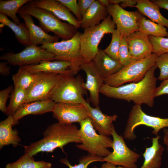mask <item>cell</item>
I'll list each match as a JSON object with an SVG mask.
<instances>
[{"mask_svg":"<svg viewBox=\"0 0 168 168\" xmlns=\"http://www.w3.org/2000/svg\"><path fill=\"white\" fill-rule=\"evenodd\" d=\"M7 61L0 63V74L2 75L6 76L10 74V67L8 66Z\"/></svg>","mask_w":168,"mask_h":168,"instance_id":"obj_43","label":"cell"},{"mask_svg":"<svg viewBox=\"0 0 168 168\" xmlns=\"http://www.w3.org/2000/svg\"><path fill=\"white\" fill-rule=\"evenodd\" d=\"M112 39L109 45L104 52L114 59L119 61V51L123 36L119 31L116 29L112 34Z\"/></svg>","mask_w":168,"mask_h":168,"instance_id":"obj_33","label":"cell"},{"mask_svg":"<svg viewBox=\"0 0 168 168\" xmlns=\"http://www.w3.org/2000/svg\"><path fill=\"white\" fill-rule=\"evenodd\" d=\"M114 4H120V6L124 8L128 7H133L136 4V0H113Z\"/></svg>","mask_w":168,"mask_h":168,"instance_id":"obj_42","label":"cell"},{"mask_svg":"<svg viewBox=\"0 0 168 168\" xmlns=\"http://www.w3.org/2000/svg\"><path fill=\"white\" fill-rule=\"evenodd\" d=\"M71 65L70 63L67 61L58 60L51 61L45 60L40 61L39 64L27 65L23 67L33 73L44 72L73 75L69 70Z\"/></svg>","mask_w":168,"mask_h":168,"instance_id":"obj_22","label":"cell"},{"mask_svg":"<svg viewBox=\"0 0 168 168\" xmlns=\"http://www.w3.org/2000/svg\"><path fill=\"white\" fill-rule=\"evenodd\" d=\"M136 4L133 7L137 8L138 11L151 20L168 29V19L160 12L158 5L148 0H136Z\"/></svg>","mask_w":168,"mask_h":168,"instance_id":"obj_26","label":"cell"},{"mask_svg":"<svg viewBox=\"0 0 168 168\" xmlns=\"http://www.w3.org/2000/svg\"><path fill=\"white\" fill-rule=\"evenodd\" d=\"M140 125L152 128V133L156 136L161 129L168 128V118H162L148 115L142 110L141 105L135 104L128 114L123 133L124 139L129 140L135 139L137 137L135 129Z\"/></svg>","mask_w":168,"mask_h":168,"instance_id":"obj_9","label":"cell"},{"mask_svg":"<svg viewBox=\"0 0 168 168\" xmlns=\"http://www.w3.org/2000/svg\"><path fill=\"white\" fill-rule=\"evenodd\" d=\"M36 73L30 72L23 66L20 67L16 73L12 76L14 87L27 90L33 82Z\"/></svg>","mask_w":168,"mask_h":168,"instance_id":"obj_31","label":"cell"},{"mask_svg":"<svg viewBox=\"0 0 168 168\" xmlns=\"http://www.w3.org/2000/svg\"><path fill=\"white\" fill-rule=\"evenodd\" d=\"M109 15L106 7L95 0L82 16L80 28H86L99 25Z\"/></svg>","mask_w":168,"mask_h":168,"instance_id":"obj_23","label":"cell"},{"mask_svg":"<svg viewBox=\"0 0 168 168\" xmlns=\"http://www.w3.org/2000/svg\"><path fill=\"white\" fill-rule=\"evenodd\" d=\"M151 1L158 5L160 8L164 9L168 11V0H153Z\"/></svg>","mask_w":168,"mask_h":168,"instance_id":"obj_44","label":"cell"},{"mask_svg":"<svg viewBox=\"0 0 168 168\" xmlns=\"http://www.w3.org/2000/svg\"><path fill=\"white\" fill-rule=\"evenodd\" d=\"M148 37L153 47V53L159 56L168 53V37H157L151 35H149Z\"/></svg>","mask_w":168,"mask_h":168,"instance_id":"obj_35","label":"cell"},{"mask_svg":"<svg viewBox=\"0 0 168 168\" xmlns=\"http://www.w3.org/2000/svg\"><path fill=\"white\" fill-rule=\"evenodd\" d=\"M92 62L104 80L118 72L124 67L119 61L114 59L104 50L100 49Z\"/></svg>","mask_w":168,"mask_h":168,"instance_id":"obj_21","label":"cell"},{"mask_svg":"<svg viewBox=\"0 0 168 168\" xmlns=\"http://www.w3.org/2000/svg\"><path fill=\"white\" fill-rule=\"evenodd\" d=\"M106 8L123 37L138 31L137 20L139 12L126 10L118 4H110Z\"/></svg>","mask_w":168,"mask_h":168,"instance_id":"obj_13","label":"cell"},{"mask_svg":"<svg viewBox=\"0 0 168 168\" xmlns=\"http://www.w3.org/2000/svg\"><path fill=\"white\" fill-rule=\"evenodd\" d=\"M55 103L49 99L24 104L12 116L13 119V126L18 124L19 121L26 115L40 114L52 112Z\"/></svg>","mask_w":168,"mask_h":168,"instance_id":"obj_19","label":"cell"},{"mask_svg":"<svg viewBox=\"0 0 168 168\" xmlns=\"http://www.w3.org/2000/svg\"><path fill=\"white\" fill-rule=\"evenodd\" d=\"M13 89V86H10L0 91V110L5 114H6L7 100L9 95L12 92Z\"/></svg>","mask_w":168,"mask_h":168,"instance_id":"obj_39","label":"cell"},{"mask_svg":"<svg viewBox=\"0 0 168 168\" xmlns=\"http://www.w3.org/2000/svg\"><path fill=\"white\" fill-rule=\"evenodd\" d=\"M67 7L74 15L77 19L80 21L82 16L76 0H57Z\"/></svg>","mask_w":168,"mask_h":168,"instance_id":"obj_38","label":"cell"},{"mask_svg":"<svg viewBox=\"0 0 168 168\" xmlns=\"http://www.w3.org/2000/svg\"><path fill=\"white\" fill-rule=\"evenodd\" d=\"M5 26H6L5 25L2 23H1L0 24V29H2V28H3Z\"/></svg>","mask_w":168,"mask_h":168,"instance_id":"obj_48","label":"cell"},{"mask_svg":"<svg viewBox=\"0 0 168 168\" xmlns=\"http://www.w3.org/2000/svg\"><path fill=\"white\" fill-rule=\"evenodd\" d=\"M155 64L160 71V74L157 79L163 81L168 78V53L157 56Z\"/></svg>","mask_w":168,"mask_h":168,"instance_id":"obj_37","label":"cell"},{"mask_svg":"<svg viewBox=\"0 0 168 168\" xmlns=\"http://www.w3.org/2000/svg\"><path fill=\"white\" fill-rule=\"evenodd\" d=\"M43 138L24 146V153L31 156L40 152H52L59 147L65 153L63 147L71 142L80 143L79 129L73 124L54 123L48 126L43 133Z\"/></svg>","mask_w":168,"mask_h":168,"instance_id":"obj_2","label":"cell"},{"mask_svg":"<svg viewBox=\"0 0 168 168\" xmlns=\"http://www.w3.org/2000/svg\"><path fill=\"white\" fill-rule=\"evenodd\" d=\"M65 74H67L37 73L35 79L26 90L27 96L25 104L48 99L52 89Z\"/></svg>","mask_w":168,"mask_h":168,"instance_id":"obj_12","label":"cell"},{"mask_svg":"<svg viewBox=\"0 0 168 168\" xmlns=\"http://www.w3.org/2000/svg\"><path fill=\"white\" fill-rule=\"evenodd\" d=\"M119 61L124 66L131 63V57L126 36L123 37L121 40L119 51Z\"/></svg>","mask_w":168,"mask_h":168,"instance_id":"obj_36","label":"cell"},{"mask_svg":"<svg viewBox=\"0 0 168 168\" xmlns=\"http://www.w3.org/2000/svg\"><path fill=\"white\" fill-rule=\"evenodd\" d=\"M55 57L54 54L40 47L30 44L20 52L5 53L0 57V59L7 61L11 65L21 67L33 64L43 60H51L55 59Z\"/></svg>","mask_w":168,"mask_h":168,"instance_id":"obj_11","label":"cell"},{"mask_svg":"<svg viewBox=\"0 0 168 168\" xmlns=\"http://www.w3.org/2000/svg\"><path fill=\"white\" fill-rule=\"evenodd\" d=\"M81 77H75L71 74L64 75L50 92L49 99L55 103H75L84 105L86 93Z\"/></svg>","mask_w":168,"mask_h":168,"instance_id":"obj_4","label":"cell"},{"mask_svg":"<svg viewBox=\"0 0 168 168\" xmlns=\"http://www.w3.org/2000/svg\"><path fill=\"white\" fill-rule=\"evenodd\" d=\"M30 2L36 7L49 11L60 20L67 21L77 29L80 28V21L67 7L57 0H35Z\"/></svg>","mask_w":168,"mask_h":168,"instance_id":"obj_17","label":"cell"},{"mask_svg":"<svg viewBox=\"0 0 168 168\" xmlns=\"http://www.w3.org/2000/svg\"><path fill=\"white\" fill-rule=\"evenodd\" d=\"M86 75V82L83 86L89 92V100L96 107H98L100 102L99 93L100 89L104 83V79L99 72L92 62H86L81 66Z\"/></svg>","mask_w":168,"mask_h":168,"instance_id":"obj_15","label":"cell"},{"mask_svg":"<svg viewBox=\"0 0 168 168\" xmlns=\"http://www.w3.org/2000/svg\"><path fill=\"white\" fill-rule=\"evenodd\" d=\"M52 112L58 123L64 124L79 123L89 117L85 106L80 104L56 103Z\"/></svg>","mask_w":168,"mask_h":168,"instance_id":"obj_14","label":"cell"},{"mask_svg":"<svg viewBox=\"0 0 168 168\" xmlns=\"http://www.w3.org/2000/svg\"><path fill=\"white\" fill-rule=\"evenodd\" d=\"M95 0H78L77 1V4L82 16Z\"/></svg>","mask_w":168,"mask_h":168,"instance_id":"obj_41","label":"cell"},{"mask_svg":"<svg viewBox=\"0 0 168 168\" xmlns=\"http://www.w3.org/2000/svg\"><path fill=\"white\" fill-rule=\"evenodd\" d=\"M116 26L109 15L100 23L84 29L80 35V47L82 55L86 62H91L98 53L99 44L106 34H112Z\"/></svg>","mask_w":168,"mask_h":168,"instance_id":"obj_7","label":"cell"},{"mask_svg":"<svg viewBox=\"0 0 168 168\" xmlns=\"http://www.w3.org/2000/svg\"><path fill=\"white\" fill-rule=\"evenodd\" d=\"M31 1L22 6L18 12L37 19L39 26L46 33L53 32L62 40H67L72 38L77 32L73 26L62 21L49 11L35 6Z\"/></svg>","mask_w":168,"mask_h":168,"instance_id":"obj_3","label":"cell"},{"mask_svg":"<svg viewBox=\"0 0 168 168\" xmlns=\"http://www.w3.org/2000/svg\"><path fill=\"white\" fill-rule=\"evenodd\" d=\"M18 13L24 20L28 28L31 44L42 45L58 41L59 38L58 36L49 34L39 26L36 25L31 16L19 12Z\"/></svg>","mask_w":168,"mask_h":168,"instance_id":"obj_20","label":"cell"},{"mask_svg":"<svg viewBox=\"0 0 168 168\" xmlns=\"http://www.w3.org/2000/svg\"><path fill=\"white\" fill-rule=\"evenodd\" d=\"M0 22L10 28L14 33L17 41L25 47L30 45L28 30L25 23L17 24L7 16L0 13Z\"/></svg>","mask_w":168,"mask_h":168,"instance_id":"obj_28","label":"cell"},{"mask_svg":"<svg viewBox=\"0 0 168 168\" xmlns=\"http://www.w3.org/2000/svg\"><path fill=\"white\" fill-rule=\"evenodd\" d=\"M160 136L157 135L152 139V145L146 147L142 155L144 159L140 168H160L164 149L159 143Z\"/></svg>","mask_w":168,"mask_h":168,"instance_id":"obj_24","label":"cell"},{"mask_svg":"<svg viewBox=\"0 0 168 168\" xmlns=\"http://www.w3.org/2000/svg\"><path fill=\"white\" fill-rule=\"evenodd\" d=\"M156 68V64L152 66L143 79L137 82L117 87L104 83L100 93L109 98L132 101L136 105L145 104L152 108L154 105V92L156 88L157 79L155 75Z\"/></svg>","mask_w":168,"mask_h":168,"instance_id":"obj_1","label":"cell"},{"mask_svg":"<svg viewBox=\"0 0 168 168\" xmlns=\"http://www.w3.org/2000/svg\"><path fill=\"white\" fill-rule=\"evenodd\" d=\"M79 123V135L81 143L76 145L77 147L102 158L111 153L108 148L112 147L113 139L109 136L97 134L89 117Z\"/></svg>","mask_w":168,"mask_h":168,"instance_id":"obj_6","label":"cell"},{"mask_svg":"<svg viewBox=\"0 0 168 168\" xmlns=\"http://www.w3.org/2000/svg\"><path fill=\"white\" fill-rule=\"evenodd\" d=\"M157 57L152 53L143 59L124 66L118 72L105 79L104 84L111 87H117L126 82L140 81L150 68L155 64Z\"/></svg>","mask_w":168,"mask_h":168,"instance_id":"obj_8","label":"cell"},{"mask_svg":"<svg viewBox=\"0 0 168 168\" xmlns=\"http://www.w3.org/2000/svg\"><path fill=\"white\" fill-rule=\"evenodd\" d=\"M52 164L44 161H35L33 157L24 153L17 161L8 163L5 168H52Z\"/></svg>","mask_w":168,"mask_h":168,"instance_id":"obj_30","label":"cell"},{"mask_svg":"<svg viewBox=\"0 0 168 168\" xmlns=\"http://www.w3.org/2000/svg\"><path fill=\"white\" fill-rule=\"evenodd\" d=\"M111 135L113 137V151L103 158L106 161L117 166L128 168H137L136 163L140 155L129 149L126 145L123 137L119 135L113 126Z\"/></svg>","mask_w":168,"mask_h":168,"instance_id":"obj_10","label":"cell"},{"mask_svg":"<svg viewBox=\"0 0 168 168\" xmlns=\"http://www.w3.org/2000/svg\"><path fill=\"white\" fill-rule=\"evenodd\" d=\"M27 96L26 90L14 88L9 105L7 107L6 114L13 116L19 108L25 103Z\"/></svg>","mask_w":168,"mask_h":168,"instance_id":"obj_32","label":"cell"},{"mask_svg":"<svg viewBox=\"0 0 168 168\" xmlns=\"http://www.w3.org/2000/svg\"><path fill=\"white\" fill-rule=\"evenodd\" d=\"M137 24L138 31L148 36L168 37V32L166 27L147 19L139 12Z\"/></svg>","mask_w":168,"mask_h":168,"instance_id":"obj_27","label":"cell"},{"mask_svg":"<svg viewBox=\"0 0 168 168\" xmlns=\"http://www.w3.org/2000/svg\"><path fill=\"white\" fill-rule=\"evenodd\" d=\"M99 168H128L121 166H119L117 167L113 164L109 162H106L103 164Z\"/></svg>","mask_w":168,"mask_h":168,"instance_id":"obj_46","label":"cell"},{"mask_svg":"<svg viewBox=\"0 0 168 168\" xmlns=\"http://www.w3.org/2000/svg\"><path fill=\"white\" fill-rule=\"evenodd\" d=\"M80 34L77 31L70 39L45 44L40 47L54 54L55 59L70 62L69 70L75 75L81 70V65L85 62L81 50Z\"/></svg>","mask_w":168,"mask_h":168,"instance_id":"obj_5","label":"cell"},{"mask_svg":"<svg viewBox=\"0 0 168 168\" xmlns=\"http://www.w3.org/2000/svg\"><path fill=\"white\" fill-rule=\"evenodd\" d=\"M98 1L101 5L106 7L110 4L109 0H98Z\"/></svg>","mask_w":168,"mask_h":168,"instance_id":"obj_47","label":"cell"},{"mask_svg":"<svg viewBox=\"0 0 168 168\" xmlns=\"http://www.w3.org/2000/svg\"><path fill=\"white\" fill-rule=\"evenodd\" d=\"M32 0H0V13L11 18L17 24L20 23V20L16 16L22 6Z\"/></svg>","mask_w":168,"mask_h":168,"instance_id":"obj_29","label":"cell"},{"mask_svg":"<svg viewBox=\"0 0 168 168\" xmlns=\"http://www.w3.org/2000/svg\"><path fill=\"white\" fill-rule=\"evenodd\" d=\"M131 57V63L143 59L153 53L148 36L138 31L126 37Z\"/></svg>","mask_w":168,"mask_h":168,"instance_id":"obj_16","label":"cell"},{"mask_svg":"<svg viewBox=\"0 0 168 168\" xmlns=\"http://www.w3.org/2000/svg\"><path fill=\"white\" fill-rule=\"evenodd\" d=\"M79 163L72 166L67 158L61 159L60 161L67 165L69 168H88V166L91 163L96 161L103 162V158L89 153L87 156L81 157L79 160ZM92 168H97L95 166Z\"/></svg>","mask_w":168,"mask_h":168,"instance_id":"obj_34","label":"cell"},{"mask_svg":"<svg viewBox=\"0 0 168 168\" xmlns=\"http://www.w3.org/2000/svg\"><path fill=\"white\" fill-rule=\"evenodd\" d=\"M89 114L92 124L96 131L100 134L107 136L111 135L112 129L118 116L115 114L110 116L103 114L99 107L94 108L87 102L84 105Z\"/></svg>","mask_w":168,"mask_h":168,"instance_id":"obj_18","label":"cell"},{"mask_svg":"<svg viewBox=\"0 0 168 168\" xmlns=\"http://www.w3.org/2000/svg\"><path fill=\"white\" fill-rule=\"evenodd\" d=\"M165 94H168V78L163 80L160 85L156 87L154 92V97Z\"/></svg>","mask_w":168,"mask_h":168,"instance_id":"obj_40","label":"cell"},{"mask_svg":"<svg viewBox=\"0 0 168 168\" xmlns=\"http://www.w3.org/2000/svg\"><path fill=\"white\" fill-rule=\"evenodd\" d=\"M13 119L12 115L8 117L0 122V149L5 146L12 145L14 147H17L21 139L18 136L16 129L13 130Z\"/></svg>","mask_w":168,"mask_h":168,"instance_id":"obj_25","label":"cell"},{"mask_svg":"<svg viewBox=\"0 0 168 168\" xmlns=\"http://www.w3.org/2000/svg\"><path fill=\"white\" fill-rule=\"evenodd\" d=\"M163 143L166 146L168 154V129L166 128L163 129Z\"/></svg>","mask_w":168,"mask_h":168,"instance_id":"obj_45","label":"cell"}]
</instances>
